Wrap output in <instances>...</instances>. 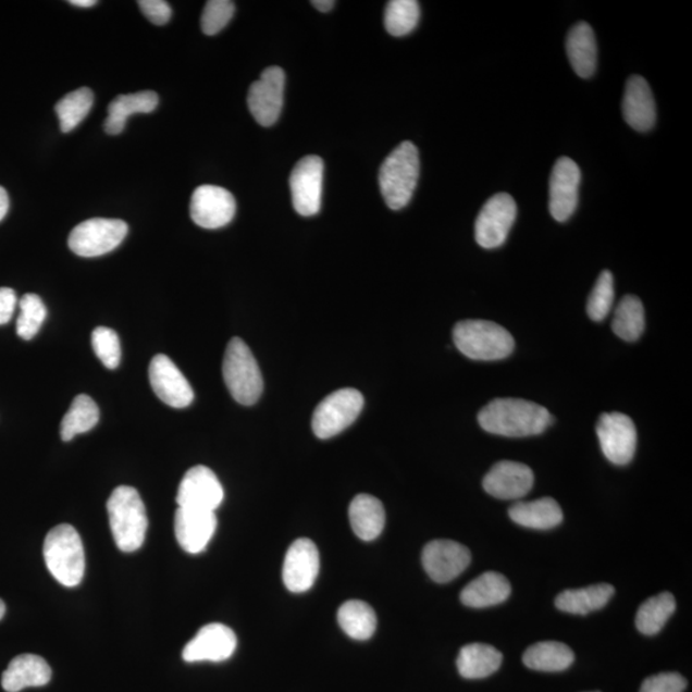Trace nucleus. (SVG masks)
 Segmentation results:
<instances>
[{"label":"nucleus","instance_id":"aec40b11","mask_svg":"<svg viewBox=\"0 0 692 692\" xmlns=\"http://www.w3.org/2000/svg\"><path fill=\"white\" fill-rule=\"evenodd\" d=\"M533 472L518 461L502 460L485 475L486 493L502 501H518L531 492Z\"/></svg>","mask_w":692,"mask_h":692},{"label":"nucleus","instance_id":"58836bf2","mask_svg":"<svg viewBox=\"0 0 692 692\" xmlns=\"http://www.w3.org/2000/svg\"><path fill=\"white\" fill-rule=\"evenodd\" d=\"M615 302V280L609 271H603L588 300L591 320L601 322L607 317Z\"/></svg>","mask_w":692,"mask_h":692},{"label":"nucleus","instance_id":"6e6552de","mask_svg":"<svg viewBox=\"0 0 692 692\" xmlns=\"http://www.w3.org/2000/svg\"><path fill=\"white\" fill-rule=\"evenodd\" d=\"M127 233V223L122 220H86L71 231L69 247L81 257H100L118 248Z\"/></svg>","mask_w":692,"mask_h":692},{"label":"nucleus","instance_id":"2eb2a0df","mask_svg":"<svg viewBox=\"0 0 692 692\" xmlns=\"http://www.w3.org/2000/svg\"><path fill=\"white\" fill-rule=\"evenodd\" d=\"M470 564V551L453 540H434L422 552L424 571L437 583L456 580Z\"/></svg>","mask_w":692,"mask_h":692},{"label":"nucleus","instance_id":"b1692460","mask_svg":"<svg viewBox=\"0 0 692 692\" xmlns=\"http://www.w3.org/2000/svg\"><path fill=\"white\" fill-rule=\"evenodd\" d=\"M349 519L356 535L363 542H372L384 531L385 508L378 497L360 494L350 503Z\"/></svg>","mask_w":692,"mask_h":692},{"label":"nucleus","instance_id":"de8ad7c7","mask_svg":"<svg viewBox=\"0 0 692 692\" xmlns=\"http://www.w3.org/2000/svg\"><path fill=\"white\" fill-rule=\"evenodd\" d=\"M75 7H82V9H89V7L96 5V0H70L69 2Z\"/></svg>","mask_w":692,"mask_h":692},{"label":"nucleus","instance_id":"7ed1b4c3","mask_svg":"<svg viewBox=\"0 0 692 692\" xmlns=\"http://www.w3.org/2000/svg\"><path fill=\"white\" fill-rule=\"evenodd\" d=\"M420 177V156L413 143L404 141L393 150L379 173V183L385 203L394 211L406 207L413 197Z\"/></svg>","mask_w":692,"mask_h":692},{"label":"nucleus","instance_id":"bb28decb","mask_svg":"<svg viewBox=\"0 0 692 692\" xmlns=\"http://www.w3.org/2000/svg\"><path fill=\"white\" fill-rule=\"evenodd\" d=\"M158 103H160V97L155 91H140L115 97L108 107L104 132L108 135L121 134L125 129L129 115L153 112Z\"/></svg>","mask_w":692,"mask_h":692},{"label":"nucleus","instance_id":"c03bdc74","mask_svg":"<svg viewBox=\"0 0 692 692\" xmlns=\"http://www.w3.org/2000/svg\"><path fill=\"white\" fill-rule=\"evenodd\" d=\"M16 306V292L10 287H0V324L9 323L12 320Z\"/></svg>","mask_w":692,"mask_h":692},{"label":"nucleus","instance_id":"cd10ccee","mask_svg":"<svg viewBox=\"0 0 692 692\" xmlns=\"http://www.w3.org/2000/svg\"><path fill=\"white\" fill-rule=\"evenodd\" d=\"M569 62L576 74L582 78L594 75L597 63V47L593 28L586 23H580L571 28L566 41Z\"/></svg>","mask_w":692,"mask_h":692},{"label":"nucleus","instance_id":"c756f323","mask_svg":"<svg viewBox=\"0 0 692 692\" xmlns=\"http://www.w3.org/2000/svg\"><path fill=\"white\" fill-rule=\"evenodd\" d=\"M615 588L609 583H597L583 589L566 590L555 600L557 608L571 615L586 616L591 611L600 610L608 604L615 595Z\"/></svg>","mask_w":692,"mask_h":692},{"label":"nucleus","instance_id":"a18cd8bd","mask_svg":"<svg viewBox=\"0 0 692 692\" xmlns=\"http://www.w3.org/2000/svg\"><path fill=\"white\" fill-rule=\"evenodd\" d=\"M10 209V198L4 187L0 186V221H2Z\"/></svg>","mask_w":692,"mask_h":692},{"label":"nucleus","instance_id":"1a4fd4ad","mask_svg":"<svg viewBox=\"0 0 692 692\" xmlns=\"http://www.w3.org/2000/svg\"><path fill=\"white\" fill-rule=\"evenodd\" d=\"M517 205L509 194H496L482 207L474 225L475 242L485 249L499 248L515 225Z\"/></svg>","mask_w":692,"mask_h":692},{"label":"nucleus","instance_id":"ea45409f","mask_svg":"<svg viewBox=\"0 0 692 692\" xmlns=\"http://www.w3.org/2000/svg\"><path fill=\"white\" fill-rule=\"evenodd\" d=\"M91 345L97 357L108 370L118 369L121 362L120 337L114 330L100 326L92 331Z\"/></svg>","mask_w":692,"mask_h":692},{"label":"nucleus","instance_id":"dca6fc26","mask_svg":"<svg viewBox=\"0 0 692 692\" xmlns=\"http://www.w3.org/2000/svg\"><path fill=\"white\" fill-rule=\"evenodd\" d=\"M320 572V553L309 539H298L285 555L283 580L292 593H307L314 585Z\"/></svg>","mask_w":692,"mask_h":692},{"label":"nucleus","instance_id":"f03ea898","mask_svg":"<svg viewBox=\"0 0 692 692\" xmlns=\"http://www.w3.org/2000/svg\"><path fill=\"white\" fill-rule=\"evenodd\" d=\"M108 517L115 545L125 553H133L146 542L148 516L146 506L136 489L119 486L107 502Z\"/></svg>","mask_w":692,"mask_h":692},{"label":"nucleus","instance_id":"72a5a7b5","mask_svg":"<svg viewBox=\"0 0 692 692\" xmlns=\"http://www.w3.org/2000/svg\"><path fill=\"white\" fill-rule=\"evenodd\" d=\"M611 329L622 341L637 342L645 329L643 302L634 295H626L616 308Z\"/></svg>","mask_w":692,"mask_h":692},{"label":"nucleus","instance_id":"79ce46f5","mask_svg":"<svg viewBox=\"0 0 692 692\" xmlns=\"http://www.w3.org/2000/svg\"><path fill=\"white\" fill-rule=\"evenodd\" d=\"M687 688L688 682L681 675L668 672L648 677L640 692H683Z\"/></svg>","mask_w":692,"mask_h":692},{"label":"nucleus","instance_id":"473e14b6","mask_svg":"<svg viewBox=\"0 0 692 692\" xmlns=\"http://www.w3.org/2000/svg\"><path fill=\"white\" fill-rule=\"evenodd\" d=\"M98 422L99 408L97 403L89 395H77L72 401L69 412L63 417L61 437L63 442H71L75 436L96 428Z\"/></svg>","mask_w":692,"mask_h":692},{"label":"nucleus","instance_id":"423d86ee","mask_svg":"<svg viewBox=\"0 0 692 692\" xmlns=\"http://www.w3.org/2000/svg\"><path fill=\"white\" fill-rule=\"evenodd\" d=\"M223 380L233 398L254 406L263 393V378L257 359L240 337L231 338L222 363Z\"/></svg>","mask_w":692,"mask_h":692},{"label":"nucleus","instance_id":"393cba45","mask_svg":"<svg viewBox=\"0 0 692 692\" xmlns=\"http://www.w3.org/2000/svg\"><path fill=\"white\" fill-rule=\"evenodd\" d=\"M507 577L497 572H485L461 590L460 602L470 608H487L506 602L510 595Z\"/></svg>","mask_w":692,"mask_h":692},{"label":"nucleus","instance_id":"5701e85b","mask_svg":"<svg viewBox=\"0 0 692 692\" xmlns=\"http://www.w3.org/2000/svg\"><path fill=\"white\" fill-rule=\"evenodd\" d=\"M52 679L48 663L34 654H21L12 659L2 676V688L7 692H20L26 688L46 687Z\"/></svg>","mask_w":692,"mask_h":692},{"label":"nucleus","instance_id":"e433bc0d","mask_svg":"<svg viewBox=\"0 0 692 692\" xmlns=\"http://www.w3.org/2000/svg\"><path fill=\"white\" fill-rule=\"evenodd\" d=\"M420 4L416 0H392L386 5L385 27L393 36L412 33L420 21Z\"/></svg>","mask_w":692,"mask_h":692},{"label":"nucleus","instance_id":"49530a36","mask_svg":"<svg viewBox=\"0 0 692 692\" xmlns=\"http://www.w3.org/2000/svg\"><path fill=\"white\" fill-rule=\"evenodd\" d=\"M312 4L314 9L321 12H329L334 9L335 2L334 0H314Z\"/></svg>","mask_w":692,"mask_h":692},{"label":"nucleus","instance_id":"37998d69","mask_svg":"<svg viewBox=\"0 0 692 692\" xmlns=\"http://www.w3.org/2000/svg\"><path fill=\"white\" fill-rule=\"evenodd\" d=\"M138 5L144 16L157 26L165 25L171 20V5L164 0H140Z\"/></svg>","mask_w":692,"mask_h":692},{"label":"nucleus","instance_id":"412c9836","mask_svg":"<svg viewBox=\"0 0 692 692\" xmlns=\"http://www.w3.org/2000/svg\"><path fill=\"white\" fill-rule=\"evenodd\" d=\"M215 529H218V517L214 511L180 507L176 510L175 535L180 546L186 553L205 552Z\"/></svg>","mask_w":692,"mask_h":692},{"label":"nucleus","instance_id":"9b49d317","mask_svg":"<svg viewBox=\"0 0 692 692\" xmlns=\"http://www.w3.org/2000/svg\"><path fill=\"white\" fill-rule=\"evenodd\" d=\"M285 72L277 66L265 69L261 77L251 84L248 107L259 125H275L284 107Z\"/></svg>","mask_w":692,"mask_h":692},{"label":"nucleus","instance_id":"0eeeda50","mask_svg":"<svg viewBox=\"0 0 692 692\" xmlns=\"http://www.w3.org/2000/svg\"><path fill=\"white\" fill-rule=\"evenodd\" d=\"M364 406L362 393L356 388H341L317 406L312 429L314 435L326 440L334 437L355 423Z\"/></svg>","mask_w":692,"mask_h":692},{"label":"nucleus","instance_id":"20e7f679","mask_svg":"<svg viewBox=\"0 0 692 692\" xmlns=\"http://www.w3.org/2000/svg\"><path fill=\"white\" fill-rule=\"evenodd\" d=\"M45 559L49 572L61 585H81L85 574V551L81 535L71 524H58L49 531Z\"/></svg>","mask_w":692,"mask_h":692},{"label":"nucleus","instance_id":"c9c22d12","mask_svg":"<svg viewBox=\"0 0 692 692\" xmlns=\"http://www.w3.org/2000/svg\"><path fill=\"white\" fill-rule=\"evenodd\" d=\"M94 104V94L89 88H82L67 94L55 106L60 119L61 132L70 133L86 119Z\"/></svg>","mask_w":692,"mask_h":692},{"label":"nucleus","instance_id":"f8f14e48","mask_svg":"<svg viewBox=\"0 0 692 692\" xmlns=\"http://www.w3.org/2000/svg\"><path fill=\"white\" fill-rule=\"evenodd\" d=\"M323 161L308 156L295 165L291 176V189L295 211L305 218L320 212L322 205Z\"/></svg>","mask_w":692,"mask_h":692},{"label":"nucleus","instance_id":"f257e3e1","mask_svg":"<svg viewBox=\"0 0 692 692\" xmlns=\"http://www.w3.org/2000/svg\"><path fill=\"white\" fill-rule=\"evenodd\" d=\"M479 423L493 435L528 437L543 434L553 423V416L536 403L499 398L481 409Z\"/></svg>","mask_w":692,"mask_h":692},{"label":"nucleus","instance_id":"ddd939ff","mask_svg":"<svg viewBox=\"0 0 692 692\" xmlns=\"http://www.w3.org/2000/svg\"><path fill=\"white\" fill-rule=\"evenodd\" d=\"M225 497L215 473L206 466L190 468L178 486L176 502L180 508L214 511Z\"/></svg>","mask_w":692,"mask_h":692},{"label":"nucleus","instance_id":"a878e982","mask_svg":"<svg viewBox=\"0 0 692 692\" xmlns=\"http://www.w3.org/2000/svg\"><path fill=\"white\" fill-rule=\"evenodd\" d=\"M511 521L533 530H552L564 521L557 501L542 497L533 502H517L509 508Z\"/></svg>","mask_w":692,"mask_h":692},{"label":"nucleus","instance_id":"a211bd4d","mask_svg":"<svg viewBox=\"0 0 692 692\" xmlns=\"http://www.w3.org/2000/svg\"><path fill=\"white\" fill-rule=\"evenodd\" d=\"M149 381L155 394L172 408L189 407L194 392L183 372L164 355H157L149 366Z\"/></svg>","mask_w":692,"mask_h":692},{"label":"nucleus","instance_id":"39448f33","mask_svg":"<svg viewBox=\"0 0 692 692\" xmlns=\"http://www.w3.org/2000/svg\"><path fill=\"white\" fill-rule=\"evenodd\" d=\"M453 341L461 355L473 360H501L515 350V338L495 322L468 320L456 324Z\"/></svg>","mask_w":692,"mask_h":692},{"label":"nucleus","instance_id":"2f4dec72","mask_svg":"<svg viewBox=\"0 0 692 692\" xmlns=\"http://www.w3.org/2000/svg\"><path fill=\"white\" fill-rule=\"evenodd\" d=\"M337 622L349 638L364 641L371 639L376 631L378 617L370 604L349 601L338 608Z\"/></svg>","mask_w":692,"mask_h":692},{"label":"nucleus","instance_id":"f3484780","mask_svg":"<svg viewBox=\"0 0 692 692\" xmlns=\"http://www.w3.org/2000/svg\"><path fill=\"white\" fill-rule=\"evenodd\" d=\"M581 171L568 157H561L554 164L551 176L549 209L553 219L566 222L572 218L579 203Z\"/></svg>","mask_w":692,"mask_h":692},{"label":"nucleus","instance_id":"f704fd0d","mask_svg":"<svg viewBox=\"0 0 692 692\" xmlns=\"http://www.w3.org/2000/svg\"><path fill=\"white\" fill-rule=\"evenodd\" d=\"M676 610L675 596L662 593L647 600L638 610L637 627L641 633L653 637L662 631Z\"/></svg>","mask_w":692,"mask_h":692},{"label":"nucleus","instance_id":"6ab92c4d","mask_svg":"<svg viewBox=\"0 0 692 692\" xmlns=\"http://www.w3.org/2000/svg\"><path fill=\"white\" fill-rule=\"evenodd\" d=\"M236 634L222 623H209L198 631L186 644L183 659L187 663L223 662L233 657L236 651Z\"/></svg>","mask_w":692,"mask_h":692},{"label":"nucleus","instance_id":"a19ab883","mask_svg":"<svg viewBox=\"0 0 692 692\" xmlns=\"http://www.w3.org/2000/svg\"><path fill=\"white\" fill-rule=\"evenodd\" d=\"M235 13V4L228 0H209L201 14V30L206 35L219 34Z\"/></svg>","mask_w":692,"mask_h":692},{"label":"nucleus","instance_id":"c85d7f7f","mask_svg":"<svg viewBox=\"0 0 692 692\" xmlns=\"http://www.w3.org/2000/svg\"><path fill=\"white\" fill-rule=\"evenodd\" d=\"M503 654L492 645L468 644L460 648L457 667L461 677L480 680L501 668Z\"/></svg>","mask_w":692,"mask_h":692},{"label":"nucleus","instance_id":"09e8293b","mask_svg":"<svg viewBox=\"0 0 692 692\" xmlns=\"http://www.w3.org/2000/svg\"><path fill=\"white\" fill-rule=\"evenodd\" d=\"M5 615V604L2 600H0V619H2Z\"/></svg>","mask_w":692,"mask_h":692},{"label":"nucleus","instance_id":"4468645a","mask_svg":"<svg viewBox=\"0 0 692 692\" xmlns=\"http://www.w3.org/2000/svg\"><path fill=\"white\" fill-rule=\"evenodd\" d=\"M235 213V198L223 187L203 185L193 193L190 215L200 227L215 230L226 226L233 221Z\"/></svg>","mask_w":692,"mask_h":692},{"label":"nucleus","instance_id":"4c0bfd02","mask_svg":"<svg viewBox=\"0 0 692 692\" xmlns=\"http://www.w3.org/2000/svg\"><path fill=\"white\" fill-rule=\"evenodd\" d=\"M20 309L17 334L24 341H32L47 319V308L38 295L26 294L20 300Z\"/></svg>","mask_w":692,"mask_h":692},{"label":"nucleus","instance_id":"4be33fe9","mask_svg":"<svg viewBox=\"0 0 692 692\" xmlns=\"http://www.w3.org/2000/svg\"><path fill=\"white\" fill-rule=\"evenodd\" d=\"M622 111L627 124L637 132L646 133L655 125L657 108L651 86L644 77L631 76L627 82Z\"/></svg>","mask_w":692,"mask_h":692},{"label":"nucleus","instance_id":"9d476101","mask_svg":"<svg viewBox=\"0 0 692 692\" xmlns=\"http://www.w3.org/2000/svg\"><path fill=\"white\" fill-rule=\"evenodd\" d=\"M596 434L605 458L617 466L630 464L637 453L638 431L629 416L618 412L602 415Z\"/></svg>","mask_w":692,"mask_h":692},{"label":"nucleus","instance_id":"7c9ffc66","mask_svg":"<svg viewBox=\"0 0 692 692\" xmlns=\"http://www.w3.org/2000/svg\"><path fill=\"white\" fill-rule=\"evenodd\" d=\"M574 654L571 647L557 641H544L532 645L523 654L526 667L540 672H561L572 666Z\"/></svg>","mask_w":692,"mask_h":692}]
</instances>
